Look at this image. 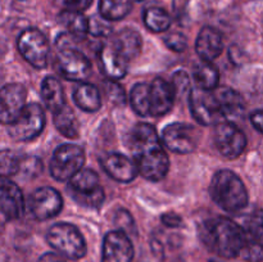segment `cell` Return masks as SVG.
Listing matches in <instances>:
<instances>
[{"label": "cell", "instance_id": "cell-1", "mask_svg": "<svg viewBox=\"0 0 263 262\" xmlns=\"http://www.w3.org/2000/svg\"><path fill=\"white\" fill-rule=\"evenodd\" d=\"M199 236L210 251L223 258L238 257L246 239L244 229L223 216L204 221L199 226Z\"/></svg>", "mask_w": 263, "mask_h": 262}, {"label": "cell", "instance_id": "cell-2", "mask_svg": "<svg viewBox=\"0 0 263 262\" xmlns=\"http://www.w3.org/2000/svg\"><path fill=\"white\" fill-rule=\"evenodd\" d=\"M210 194L216 204L229 213L240 212L249 202L248 190L243 180L231 170H221L213 175Z\"/></svg>", "mask_w": 263, "mask_h": 262}, {"label": "cell", "instance_id": "cell-3", "mask_svg": "<svg viewBox=\"0 0 263 262\" xmlns=\"http://www.w3.org/2000/svg\"><path fill=\"white\" fill-rule=\"evenodd\" d=\"M74 41L69 33H61L57 38V66L67 80L84 82L91 73V63L81 50L74 48Z\"/></svg>", "mask_w": 263, "mask_h": 262}, {"label": "cell", "instance_id": "cell-4", "mask_svg": "<svg viewBox=\"0 0 263 262\" xmlns=\"http://www.w3.org/2000/svg\"><path fill=\"white\" fill-rule=\"evenodd\" d=\"M46 240L51 248L68 259H80L86 254L87 246L79 229L68 222H58L50 226Z\"/></svg>", "mask_w": 263, "mask_h": 262}, {"label": "cell", "instance_id": "cell-5", "mask_svg": "<svg viewBox=\"0 0 263 262\" xmlns=\"http://www.w3.org/2000/svg\"><path fill=\"white\" fill-rule=\"evenodd\" d=\"M67 190L69 195L84 207L98 210L104 202V190L100 186V179L94 170H80L68 180Z\"/></svg>", "mask_w": 263, "mask_h": 262}, {"label": "cell", "instance_id": "cell-6", "mask_svg": "<svg viewBox=\"0 0 263 262\" xmlns=\"http://www.w3.org/2000/svg\"><path fill=\"white\" fill-rule=\"evenodd\" d=\"M85 164V152L77 144H62L54 151L50 161V175L57 181H68Z\"/></svg>", "mask_w": 263, "mask_h": 262}, {"label": "cell", "instance_id": "cell-7", "mask_svg": "<svg viewBox=\"0 0 263 262\" xmlns=\"http://www.w3.org/2000/svg\"><path fill=\"white\" fill-rule=\"evenodd\" d=\"M45 110L37 103L26 104L21 115L8 125L12 139L17 141H31L37 138L45 127Z\"/></svg>", "mask_w": 263, "mask_h": 262}, {"label": "cell", "instance_id": "cell-8", "mask_svg": "<svg viewBox=\"0 0 263 262\" xmlns=\"http://www.w3.org/2000/svg\"><path fill=\"white\" fill-rule=\"evenodd\" d=\"M17 48L26 62L37 69L45 68L49 59V43L37 28H27L20 35Z\"/></svg>", "mask_w": 263, "mask_h": 262}, {"label": "cell", "instance_id": "cell-9", "mask_svg": "<svg viewBox=\"0 0 263 262\" xmlns=\"http://www.w3.org/2000/svg\"><path fill=\"white\" fill-rule=\"evenodd\" d=\"M213 140L221 156L228 159L238 158L247 148L246 134L230 121H221L216 123Z\"/></svg>", "mask_w": 263, "mask_h": 262}, {"label": "cell", "instance_id": "cell-10", "mask_svg": "<svg viewBox=\"0 0 263 262\" xmlns=\"http://www.w3.org/2000/svg\"><path fill=\"white\" fill-rule=\"evenodd\" d=\"M162 141L174 153L189 154L197 149L199 133L189 123L174 122L163 128Z\"/></svg>", "mask_w": 263, "mask_h": 262}, {"label": "cell", "instance_id": "cell-11", "mask_svg": "<svg viewBox=\"0 0 263 262\" xmlns=\"http://www.w3.org/2000/svg\"><path fill=\"white\" fill-rule=\"evenodd\" d=\"M138 172L146 180L161 181L170 170V158L163 146L157 145L135 156Z\"/></svg>", "mask_w": 263, "mask_h": 262}, {"label": "cell", "instance_id": "cell-12", "mask_svg": "<svg viewBox=\"0 0 263 262\" xmlns=\"http://www.w3.org/2000/svg\"><path fill=\"white\" fill-rule=\"evenodd\" d=\"M27 104V89L20 82H10L0 89V123L10 125Z\"/></svg>", "mask_w": 263, "mask_h": 262}, {"label": "cell", "instance_id": "cell-13", "mask_svg": "<svg viewBox=\"0 0 263 262\" xmlns=\"http://www.w3.org/2000/svg\"><path fill=\"white\" fill-rule=\"evenodd\" d=\"M28 208L36 220H49L61 213L62 208H63V198H62L61 193L54 188H39L30 197Z\"/></svg>", "mask_w": 263, "mask_h": 262}, {"label": "cell", "instance_id": "cell-14", "mask_svg": "<svg viewBox=\"0 0 263 262\" xmlns=\"http://www.w3.org/2000/svg\"><path fill=\"white\" fill-rule=\"evenodd\" d=\"M189 105L193 117L200 125L211 126L222 121L218 115L212 91H205L199 87L192 89L189 95Z\"/></svg>", "mask_w": 263, "mask_h": 262}, {"label": "cell", "instance_id": "cell-15", "mask_svg": "<svg viewBox=\"0 0 263 262\" xmlns=\"http://www.w3.org/2000/svg\"><path fill=\"white\" fill-rule=\"evenodd\" d=\"M134 246L130 236L121 230H113L103 240L102 262H133Z\"/></svg>", "mask_w": 263, "mask_h": 262}, {"label": "cell", "instance_id": "cell-16", "mask_svg": "<svg viewBox=\"0 0 263 262\" xmlns=\"http://www.w3.org/2000/svg\"><path fill=\"white\" fill-rule=\"evenodd\" d=\"M25 212V198L20 186L0 176V215L5 220H17Z\"/></svg>", "mask_w": 263, "mask_h": 262}, {"label": "cell", "instance_id": "cell-17", "mask_svg": "<svg viewBox=\"0 0 263 262\" xmlns=\"http://www.w3.org/2000/svg\"><path fill=\"white\" fill-rule=\"evenodd\" d=\"M149 98V116L153 117H161L167 115L174 107L175 91L171 84L164 79L153 80L149 84L148 90Z\"/></svg>", "mask_w": 263, "mask_h": 262}, {"label": "cell", "instance_id": "cell-18", "mask_svg": "<svg viewBox=\"0 0 263 262\" xmlns=\"http://www.w3.org/2000/svg\"><path fill=\"white\" fill-rule=\"evenodd\" d=\"M103 170L108 176L122 184L134 181L139 175L135 161L121 153H108L100 159Z\"/></svg>", "mask_w": 263, "mask_h": 262}, {"label": "cell", "instance_id": "cell-19", "mask_svg": "<svg viewBox=\"0 0 263 262\" xmlns=\"http://www.w3.org/2000/svg\"><path fill=\"white\" fill-rule=\"evenodd\" d=\"M212 94L221 120L234 122V120H238L243 116V98L236 90L230 87H220L217 90H212Z\"/></svg>", "mask_w": 263, "mask_h": 262}, {"label": "cell", "instance_id": "cell-20", "mask_svg": "<svg viewBox=\"0 0 263 262\" xmlns=\"http://www.w3.org/2000/svg\"><path fill=\"white\" fill-rule=\"evenodd\" d=\"M223 50V40L220 31L211 26H205L198 33L195 41V51L202 61L213 62Z\"/></svg>", "mask_w": 263, "mask_h": 262}, {"label": "cell", "instance_id": "cell-21", "mask_svg": "<svg viewBox=\"0 0 263 262\" xmlns=\"http://www.w3.org/2000/svg\"><path fill=\"white\" fill-rule=\"evenodd\" d=\"M99 63L105 76L112 81H117L127 73L128 62L118 53L112 44L104 45L99 51Z\"/></svg>", "mask_w": 263, "mask_h": 262}, {"label": "cell", "instance_id": "cell-22", "mask_svg": "<svg viewBox=\"0 0 263 262\" xmlns=\"http://www.w3.org/2000/svg\"><path fill=\"white\" fill-rule=\"evenodd\" d=\"M128 148L134 152V154H139L153 146L161 145V139L156 127L149 123L140 122L134 126L128 133Z\"/></svg>", "mask_w": 263, "mask_h": 262}, {"label": "cell", "instance_id": "cell-23", "mask_svg": "<svg viewBox=\"0 0 263 262\" xmlns=\"http://www.w3.org/2000/svg\"><path fill=\"white\" fill-rule=\"evenodd\" d=\"M112 45L126 61L130 62L140 54L143 40L138 31L133 28H123L113 39Z\"/></svg>", "mask_w": 263, "mask_h": 262}, {"label": "cell", "instance_id": "cell-24", "mask_svg": "<svg viewBox=\"0 0 263 262\" xmlns=\"http://www.w3.org/2000/svg\"><path fill=\"white\" fill-rule=\"evenodd\" d=\"M73 100L77 107L84 112H97L102 108L100 91L90 82H80L73 91Z\"/></svg>", "mask_w": 263, "mask_h": 262}, {"label": "cell", "instance_id": "cell-25", "mask_svg": "<svg viewBox=\"0 0 263 262\" xmlns=\"http://www.w3.org/2000/svg\"><path fill=\"white\" fill-rule=\"evenodd\" d=\"M41 98L45 107L51 113L61 109L66 105V95L61 81L54 76H48L43 80L41 84Z\"/></svg>", "mask_w": 263, "mask_h": 262}, {"label": "cell", "instance_id": "cell-26", "mask_svg": "<svg viewBox=\"0 0 263 262\" xmlns=\"http://www.w3.org/2000/svg\"><path fill=\"white\" fill-rule=\"evenodd\" d=\"M58 21L67 28V33H69L74 40H82L89 33V20L82 13L62 10L58 15Z\"/></svg>", "mask_w": 263, "mask_h": 262}, {"label": "cell", "instance_id": "cell-27", "mask_svg": "<svg viewBox=\"0 0 263 262\" xmlns=\"http://www.w3.org/2000/svg\"><path fill=\"white\" fill-rule=\"evenodd\" d=\"M193 79L197 84V87L205 90V91H212L218 86L220 72L212 62L202 61L195 64L194 71H193Z\"/></svg>", "mask_w": 263, "mask_h": 262}, {"label": "cell", "instance_id": "cell-28", "mask_svg": "<svg viewBox=\"0 0 263 262\" xmlns=\"http://www.w3.org/2000/svg\"><path fill=\"white\" fill-rule=\"evenodd\" d=\"M53 121L57 130L67 139H77L80 134V125L76 115L69 105H63L61 109L53 113Z\"/></svg>", "mask_w": 263, "mask_h": 262}, {"label": "cell", "instance_id": "cell-29", "mask_svg": "<svg viewBox=\"0 0 263 262\" xmlns=\"http://www.w3.org/2000/svg\"><path fill=\"white\" fill-rule=\"evenodd\" d=\"M133 8V0H99V14L108 22L123 20Z\"/></svg>", "mask_w": 263, "mask_h": 262}, {"label": "cell", "instance_id": "cell-30", "mask_svg": "<svg viewBox=\"0 0 263 262\" xmlns=\"http://www.w3.org/2000/svg\"><path fill=\"white\" fill-rule=\"evenodd\" d=\"M144 23L152 32H164L171 26V15L161 7H151L144 12Z\"/></svg>", "mask_w": 263, "mask_h": 262}, {"label": "cell", "instance_id": "cell-31", "mask_svg": "<svg viewBox=\"0 0 263 262\" xmlns=\"http://www.w3.org/2000/svg\"><path fill=\"white\" fill-rule=\"evenodd\" d=\"M149 84L140 82L134 85L130 91V104L135 110L136 115L141 117H149V98H148Z\"/></svg>", "mask_w": 263, "mask_h": 262}, {"label": "cell", "instance_id": "cell-32", "mask_svg": "<svg viewBox=\"0 0 263 262\" xmlns=\"http://www.w3.org/2000/svg\"><path fill=\"white\" fill-rule=\"evenodd\" d=\"M21 170V162L12 151H0V176L9 177Z\"/></svg>", "mask_w": 263, "mask_h": 262}, {"label": "cell", "instance_id": "cell-33", "mask_svg": "<svg viewBox=\"0 0 263 262\" xmlns=\"http://www.w3.org/2000/svg\"><path fill=\"white\" fill-rule=\"evenodd\" d=\"M115 222L118 226V230L123 231L128 235V234H135L136 233V226L135 221H134L133 216L125 208H121L116 212L115 216Z\"/></svg>", "mask_w": 263, "mask_h": 262}, {"label": "cell", "instance_id": "cell-34", "mask_svg": "<svg viewBox=\"0 0 263 262\" xmlns=\"http://www.w3.org/2000/svg\"><path fill=\"white\" fill-rule=\"evenodd\" d=\"M89 20V33L92 36H108L112 32V26L100 15H94Z\"/></svg>", "mask_w": 263, "mask_h": 262}, {"label": "cell", "instance_id": "cell-35", "mask_svg": "<svg viewBox=\"0 0 263 262\" xmlns=\"http://www.w3.org/2000/svg\"><path fill=\"white\" fill-rule=\"evenodd\" d=\"M170 84L174 89L175 97H179L190 90V77L185 71H177L174 73Z\"/></svg>", "mask_w": 263, "mask_h": 262}, {"label": "cell", "instance_id": "cell-36", "mask_svg": "<svg viewBox=\"0 0 263 262\" xmlns=\"http://www.w3.org/2000/svg\"><path fill=\"white\" fill-rule=\"evenodd\" d=\"M164 45L167 46L171 50L177 51V53H181V51H185L187 48V40L185 38V35L180 32H172L170 35H167L166 38L163 39Z\"/></svg>", "mask_w": 263, "mask_h": 262}, {"label": "cell", "instance_id": "cell-37", "mask_svg": "<svg viewBox=\"0 0 263 262\" xmlns=\"http://www.w3.org/2000/svg\"><path fill=\"white\" fill-rule=\"evenodd\" d=\"M57 7L71 12H85L91 5L92 0H53Z\"/></svg>", "mask_w": 263, "mask_h": 262}, {"label": "cell", "instance_id": "cell-38", "mask_svg": "<svg viewBox=\"0 0 263 262\" xmlns=\"http://www.w3.org/2000/svg\"><path fill=\"white\" fill-rule=\"evenodd\" d=\"M105 85H107V90H105V92H107L108 98H110L113 94H116V103H117V104H122V103L125 102V91H123L122 86L116 84V82L112 81V80H109Z\"/></svg>", "mask_w": 263, "mask_h": 262}, {"label": "cell", "instance_id": "cell-39", "mask_svg": "<svg viewBox=\"0 0 263 262\" xmlns=\"http://www.w3.org/2000/svg\"><path fill=\"white\" fill-rule=\"evenodd\" d=\"M161 220L167 228H180L182 225V217L175 212L164 213V215H162Z\"/></svg>", "mask_w": 263, "mask_h": 262}, {"label": "cell", "instance_id": "cell-40", "mask_svg": "<svg viewBox=\"0 0 263 262\" xmlns=\"http://www.w3.org/2000/svg\"><path fill=\"white\" fill-rule=\"evenodd\" d=\"M251 121H252V125L256 127V130L258 133H262L263 131V121H262V110L261 109H257L254 110L253 113L251 115Z\"/></svg>", "mask_w": 263, "mask_h": 262}, {"label": "cell", "instance_id": "cell-41", "mask_svg": "<svg viewBox=\"0 0 263 262\" xmlns=\"http://www.w3.org/2000/svg\"><path fill=\"white\" fill-rule=\"evenodd\" d=\"M37 262H66L59 254L55 253H45L39 258Z\"/></svg>", "mask_w": 263, "mask_h": 262}, {"label": "cell", "instance_id": "cell-42", "mask_svg": "<svg viewBox=\"0 0 263 262\" xmlns=\"http://www.w3.org/2000/svg\"><path fill=\"white\" fill-rule=\"evenodd\" d=\"M210 262H220V261H216V259H211Z\"/></svg>", "mask_w": 263, "mask_h": 262}, {"label": "cell", "instance_id": "cell-43", "mask_svg": "<svg viewBox=\"0 0 263 262\" xmlns=\"http://www.w3.org/2000/svg\"><path fill=\"white\" fill-rule=\"evenodd\" d=\"M139 2H140V0H139Z\"/></svg>", "mask_w": 263, "mask_h": 262}]
</instances>
